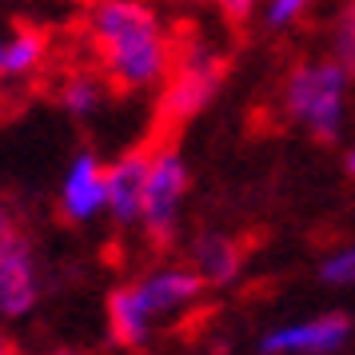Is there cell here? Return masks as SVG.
Instances as JSON below:
<instances>
[{"label": "cell", "mask_w": 355, "mask_h": 355, "mask_svg": "<svg viewBox=\"0 0 355 355\" xmlns=\"http://www.w3.org/2000/svg\"><path fill=\"white\" fill-rule=\"evenodd\" d=\"M84 60L112 96H128L168 72V33L136 0H100L80 28Z\"/></svg>", "instance_id": "cell-1"}, {"label": "cell", "mask_w": 355, "mask_h": 355, "mask_svg": "<svg viewBox=\"0 0 355 355\" xmlns=\"http://www.w3.org/2000/svg\"><path fill=\"white\" fill-rule=\"evenodd\" d=\"M343 84H347V72L336 60L295 64L284 84V108L315 140L331 144L339 136V120H343Z\"/></svg>", "instance_id": "cell-2"}, {"label": "cell", "mask_w": 355, "mask_h": 355, "mask_svg": "<svg viewBox=\"0 0 355 355\" xmlns=\"http://www.w3.org/2000/svg\"><path fill=\"white\" fill-rule=\"evenodd\" d=\"M184 192H188V168H184V160H180L176 144L156 148V152H152V164H148L140 224H144V236L152 240V248H160V252L176 240Z\"/></svg>", "instance_id": "cell-3"}, {"label": "cell", "mask_w": 355, "mask_h": 355, "mask_svg": "<svg viewBox=\"0 0 355 355\" xmlns=\"http://www.w3.org/2000/svg\"><path fill=\"white\" fill-rule=\"evenodd\" d=\"M352 336V320L347 315H311L300 323H284L259 336V355H331L339 352Z\"/></svg>", "instance_id": "cell-4"}, {"label": "cell", "mask_w": 355, "mask_h": 355, "mask_svg": "<svg viewBox=\"0 0 355 355\" xmlns=\"http://www.w3.org/2000/svg\"><path fill=\"white\" fill-rule=\"evenodd\" d=\"M152 152H156V144H152V140H140L132 152H124V156L108 168V211H112V220L120 227L140 224Z\"/></svg>", "instance_id": "cell-5"}, {"label": "cell", "mask_w": 355, "mask_h": 355, "mask_svg": "<svg viewBox=\"0 0 355 355\" xmlns=\"http://www.w3.org/2000/svg\"><path fill=\"white\" fill-rule=\"evenodd\" d=\"M104 208H108V168L92 152H84L68 168V180L60 188V211L68 224H88Z\"/></svg>", "instance_id": "cell-6"}, {"label": "cell", "mask_w": 355, "mask_h": 355, "mask_svg": "<svg viewBox=\"0 0 355 355\" xmlns=\"http://www.w3.org/2000/svg\"><path fill=\"white\" fill-rule=\"evenodd\" d=\"M136 291H140V300H144L148 315L160 323V320L180 315V311H188V307L204 295V279H200L192 268H156V272H148L144 279H136Z\"/></svg>", "instance_id": "cell-7"}, {"label": "cell", "mask_w": 355, "mask_h": 355, "mask_svg": "<svg viewBox=\"0 0 355 355\" xmlns=\"http://www.w3.org/2000/svg\"><path fill=\"white\" fill-rule=\"evenodd\" d=\"M40 300V275H36V259L28 240L12 243L8 252H0V315L4 320H20L28 315Z\"/></svg>", "instance_id": "cell-8"}, {"label": "cell", "mask_w": 355, "mask_h": 355, "mask_svg": "<svg viewBox=\"0 0 355 355\" xmlns=\"http://www.w3.org/2000/svg\"><path fill=\"white\" fill-rule=\"evenodd\" d=\"M152 331H156V320L148 315L136 284L112 288V295H108V336H112V343L136 352V347H144L152 339Z\"/></svg>", "instance_id": "cell-9"}, {"label": "cell", "mask_w": 355, "mask_h": 355, "mask_svg": "<svg viewBox=\"0 0 355 355\" xmlns=\"http://www.w3.org/2000/svg\"><path fill=\"white\" fill-rule=\"evenodd\" d=\"M243 268V248L232 236H200L192 243V272L204 279V288H224Z\"/></svg>", "instance_id": "cell-10"}, {"label": "cell", "mask_w": 355, "mask_h": 355, "mask_svg": "<svg viewBox=\"0 0 355 355\" xmlns=\"http://www.w3.org/2000/svg\"><path fill=\"white\" fill-rule=\"evenodd\" d=\"M49 49H52V36L49 28H40L33 20H20L12 44L4 49V72L12 76H33L49 64Z\"/></svg>", "instance_id": "cell-11"}, {"label": "cell", "mask_w": 355, "mask_h": 355, "mask_svg": "<svg viewBox=\"0 0 355 355\" xmlns=\"http://www.w3.org/2000/svg\"><path fill=\"white\" fill-rule=\"evenodd\" d=\"M320 279L327 288H355V248H343L331 259H323Z\"/></svg>", "instance_id": "cell-12"}, {"label": "cell", "mask_w": 355, "mask_h": 355, "mask_svg": "<svg viewBox=\"0 0 355 355\" xmlns=\"http://www.w3.org/2000/svg\"><path fill=\"white\" fill-rule=\"evenodd\" d=\"M336 64L343 72H355V4L336 20Z\"/></svg>", "instance_id": "cell-13"}, {"label": "cell", "mask_w": 355, "mask_h": 355, "mask_svg": "<svg viewBox=\"0 0 355 355\" xmlns=\"http://www.w3.org/2000/svg\"><path fill=\"white\" fill-rule=\"evenodd\" d=\"M20 240H24V232L17 227L12 211L0 204V252H8V248H12V243H20Z\"/></svg>", "instance_id": "cell-14"}, {"label": "cell", "mask_w": 355, "mask_h": 355, "mask_svg": "<svg viewBox=\"0 0 355 355\" xmlns=\"http://www.w3.org/2000/svg\"><path fill=\"white\" fill-rule=\"evenodd\" d=\"M252 4L256 0H220V12L227 17V24H243V20L252 17Z\"/></svg>", "instance_id": "cell-15"}, {"label": "cell", "mask_w": 355, "mask_h": 355, "mask_svg": "<svg viewBox=\"0 0 355 355\" xmlns=\"http://www.w3.org/2000/svg\"><path fill=\"white\" fill-rule=\"evenodd\" d=\"M304 4H307V0H275V4H272V17H268V20H272V24H288V20L295 17Z\"/></svg>", "instance_id": "cell-16"}, {"label": "cell", "mask_w": 355, "mask_h": 355, "mask_svg": "<svg viewBox=\"0 0 355 355\" xmlns=\"http://www.w3.org/2000/svg\"><path fill=\"white\" fill-rule=\"evenodd\" d=\"M17 112H20V100L8 96V92H0V120H8V116H17Z\"/></svg>", "instance_id": "cell-17"}, {"label": "cell", "mask_w": 355, "mask_h": 355, "mask_svg": "<svg viewBox=\"0 0 355 355\" xmlns=\"http://www.w3.org/2000/svg\"><path fill=\"white\" fill-rule=\"evenodd\" d=\"M12 352V343H8V336H4V327H0V355H8Z\"/></svg>", "instance_id": "cell-18"}, {"label": "cell", "mask_w": 355, "mask_h": 355, "mask_svg": "<svg viewBox=\"0 0 355 355\" xmlns=\"http://www.w3.org/2000/svg\"><path fill=\"white\" fill-rule=\"evenodd\" d=\"M347 172H352V176H355V152H352V156H347Z\"/></svg>", "instance_id": "cell-19"}, {"label": "cell", "mask_w": 355, "mask_h": 355, "mask_svg": "<svg viewBox=\"0 0 355 355\" xmlns=\"http://www.w3.org/2000/svg\"><path fill=\"white\" fill-rule=\"evenodd\" d=\"M52 355H80V352H68V347H60V352H52Z\"/></svg>", "instance_id": "cell-20"}, {"label": "cell", "mask_w": 355, "mask_h": 355, "mask_svg": "<svg viewBox=\"0 0 355 355\" xmlns=\"http://www.w3.org/2000/svg\"><path fill=\"white\" fill-rule=\"evenodd\" d=\"M0 72H4V49H0Z\"/></svg>", "instance_id": "cell-21"}, {"label": "cell", "mask_w": 355, "mask_h": 355, "mask_svg": "<svg viewBox=\"0 0 355 355\" xmlns=\"http://www.w3.org/2000/svg\"><path fill=\"white\" fill-rule=\"evenodd\" d=\"M8 355H24V352H8Z\"/></svg>", "instance_id": "cell-22"}]
</instances>
